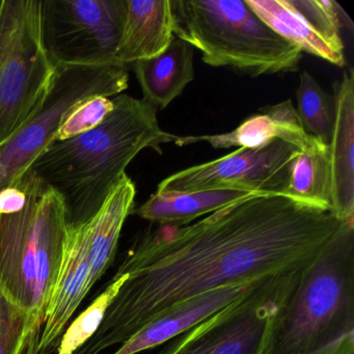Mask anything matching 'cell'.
Masks as SVG:
<instances>
[{
  "label": "cell",
  "mask_w": 354,
  "mask_h": 354,
  "mask_svg": "<svg viewBox=\"0 0 354 354\" xmlns=\"http://www.w3.org/2000/svg\"><path fill=\"white\" fill-rule=\"evenodd\" d=\"M28 317L0 288V354H24Z\"/></svg>",
  "instance_id": "cb8c5ba5"
},
{
  "label": "cell",
  "mask_w": 354,
  "mask_h": 354,
  "mask_svg": "<svg viewBox=\"0 0 354 354\" xmlns=\"http://www.w3.org/2000/svg\"><path fill=\"white\" fill-rule=\"evenodd\" d=\"M136 196V184L124 174L102 208L90 221V290L115 262L122 229L133 212Z\"/></svg>",
  "instance_id": "ac0fdd59"
},
{
  "label": "cell",
  "mask_w": 354,
  "mask_h": 354,
  "mask_svg": "<svg viewBox=\"0 0 354 354\" xmlns=\"http://www.w3.org/2000/svg\"><path fill=\"white\" fill-rule=\"evenodd\" d=\"M175 38L169 0H126L115 59L125 67L161 55Z\"/></svg>",
  "instance_id": "9a60e30c"
},
{
  "label": "cell",
  "mask_w": 354,
  "mask_h": 354,
  "mask_svg": "<svg viewBox=\"0 0 354 354\" xmlns=\"http://www.w3.org/2000/svg\"><path fill=\"white\" fill-rule=\"evenodd\" d=\"M90 221L68 227L63 263L45 312L38 354H53L74 313L90 292Z\"/></svg>",
  "instance_id": "7c38bea8"
},
{
  "label": "cell",
  "mask_w": 354,
  "mask_h": 354,
  "mask_svg": "<svg viewBox=\"0 0 354 354\" xmlns=\"http://www.w3.org/2000/svg\"><path fill=\"white\" fill-rule=\"evenodd\" d=\"M41 0H0V144L35 113L55 66L41 32Z\"/></svg>",
  "instance_id": "8992f818"
},
{
  "label": "cell",
  "mask_w": 354,
  "mask_h": 354,
  "mask_svg": "<svg viewBox=\"0 0 354 354\" xmlns=\"http://www.w3.org/2000/svg\"><path fill=\"white\" fill-rule=\"evenodd\" d=\"M127 277L128 274L122 275L119 279L111 281L106 289L66 328L57 347V354H75L90 341L100 327L107 308Z\"/></svg>",
  "instance_id": "7402d4cb"
},
{
  "label": "cell",
  "mask_w": 354,
  "mask_h": 354,
  "mask_svg": "<svg viewBox=\"0 0 354 354\" xmlns=\"http://www.w3.org/2000/svg\"><path fill=\"white\" fill-rule=\"evenodd\" d=\"M297 113L304 131L328 146L335 123L333 97L327 94L306 71L300 74L296 91Z\"/></svg>",
  "instance_id": "44dd1931"
},
{
  "label": "cell",
  "mask_w": 354,
  "mask_h": 354,
  "mask_svg": "<svg viewBox=\"0 0 354 354\" xmlns=\"http://www.w3.org/2000/svg\"><path fill=\"white\" fill-rule=\"evenodd\" d=\"M113 107V100L109 97H93L80 103L62 122L53 142L71 140L94 129L106 119Z\"/></svg>",
  "instance_id": "603a6c76"
},
{
  "label": "cell",
  "mask_w": 354,
  "mask_h": 354,
  "mask_svg": "<svg viewBox=\"0 0 354 354\" xmlns=\"http://www.w3.org/2000/svg\"><path fill=\"white\" fill-rule=\"evenodd\" d=\"M257 281L217 288L176 304L142 327L113 354H136L163 345L235 301Z\"/></svg>",
  "instance_id": "5bb4252c"
},
{
  "label": "cell",
  "mask_w": 354,
  "mask_h": 354,
  "mask_svg": "<svg viewBox=\"0 0 354 354\" xmlns=\"http://www.w3.org/2000/svg\"><path fill=\"white\" fill-rule=\"evenodd\" d=\"M279 36L337 67L345 66L341 28L348 19L333 0H245Z\"/></svg>",
  "instance_id": "8fae6325"
},
{
  "label": "cell",
  "mask_w": 354,
  "mask_h": 354,
  "mask_svg": "<svg viewBox=\"0 0 354 354\" xmlns=\"http://www.w3.org/2000/svg\"><path fill=\"white\" fill-rule=\"evenodd\" d=\"M252 196L263 194L237 190H208L161 194L155 192L147 202L132 213L158 225L183 227L200 217L207 216L215 211Z\"/></svg>",
  "instance_id": "d6986e66"
},
{
  "label": "cell",
  "mask_w": 354,
  "mask_h": 354,
  "mask_svg": "<svg viewBox=\"0 0 354 354\" xmlns=\"http://www.w3.org/2000/svg\"><path fill=\"white\" fill-rule=\"evenodd\" d=\"M142 100L156 109H165L194 80V48L175 37L161 55L133 64Z\"/></svg>",
  "instance_id": "e0dca14e"
},
{
  "label": "cell",
  "mask_w": 354,
  "mask_h": 354,
  "mask_svg": "<svg viewBox=\"0 0 354 354\" xmlns=\"http://www.w3.org/2000/svg\"><path fill=\"white\" fill-rule=\"evenodd\" d=\"M174 35L212 67L248 75L298 69L301 49L268 28L243 0H174Z\"/></svg>",
  "instance_id": "5b68a950"
},
{
  "label": "cell",
  "mask_w": 354,
  "mask_h": 354,
  "mask_svg": "<svg viewBox=\"0 0 354 354\" xmlns=\"http://www.w3.org/2000/svg\"><path fill=\"white\" fill-rule=\"evenodd\" d=\"M301 271L260 279L216 314L163 344L156 354H263L271 321Z\"/></svg>",
  "instance_id": "ba28073f"
},
{
  "label": "cell",
  "mask_w": 354,
  "mask_h": 354,
  "mask_svg": "<svg viewBox=\"0 0 354 354\" xmlns=\"http://www.w3.org/2000/svg\"><path fill=\"white\" fill-rule=\"evenodd\" d=\"M285 196L330 212L328 148L314 136H310L308 144L292 163Z\"/></svg>",
  "instance_id": "ffe728a7"
},
{
  "label": "cell",
  "mask_w": 354,
  "mask_h": 354,
  "mask_svg": "<svg viewBox=\"0 0 354 354\" xmlns=\"http://www.w3.org/2000/svg\"><path fill=\"white\" fill-rule=\"evenodd\" d=\"M304 131L299 118L290 99L261 109L250 115L233 131L215 136H178L175 144L179 147L205 142L215 149L259 148L272 140H287L301 150L310 138Z\"/></svg>",
  "instance_id": "2e32d148"
},
{
  "label": "cell",
  "mask_w": 354,
  "mask_h": 354,
  "mask_svg": "<svg viewBox=\"0 0 354 354\" xmlns=\"http://www.w3.org/2000/svg\"><path fill=\"white\" fill-rule=\"evenodd\" d=\"M263 354H354V221L300 272Z\"/></svg>",
  "instance_id": "3957f363"
},
{
  "label": "cell",
  "mask_w": 354,
  "mask_h": 354,
  "mask_svg": "<svg viewBox=\"0 0 354 354\" xmlns=\"http://www.w3.org/2000/svg\"><path fill=\"white\" fill-rule=\"evenodd\" d=\"M128 82L127 69L120 66H57L48 91L35 113L0 144V192L30 169L76 106L93 97L111 98L123 94Z\"/></svg>",
  "instance_id": "52a82bcc"
},
{
  "label": "cell",
  "mask_w": 354,
  "mask_h": 354,
  "mask_svg": "<svg viewBox=\"0 0 354 354\" xmlns=\"http://www.w3.org/2000/svg\"><path fill=\"white\" fill-rule=\"evenodd\" d=\"M335 123L328 146L331 214L341 221H354V74L344 72L333 84Z\"/></svg>",
  "instance_id": "4fadbf2b"
},
{
  "label": "cell",
  "mask_w": 354,
  "mask_h": 354,
  "mask_svg": "<svg viewBox=\"0 0 354 354\" xmlns=\"http://www.w3.org/2000/svg\"><path fill=\"white\" fill-rule=\"evenodd\" d=\"M113 111L94 129L53 142L30 169L63 201L68 227H77L99 212L126 169L145 149L162 154L161 146L178 136L163 131L157 109L129 95L113 99Z\"/></svg>",
  "instance_id": "7a4b0ae2"
},
{
  "label": "cell",
  "mask_w": 354,
  "mask_h": 354,
  "mask_svg": "<svg viewBox=\"0 0 354 354\" xmlns=\"http://www.w3.org/2000/svg\"><path fill=\"white\" fill-rule=\"evenodd\" d=\"M300 151L279 138L259 148H239L216 160L173 174L158 184L156 194L237 190L285 196L292 163Z\"/></svg>",
  "instance_id": "30bf717a"
},
{
  "label": "cell",
  "mask_w": 354,
  "mask_h": 354,
  "mask_svg": "<svg viewBox=\"0 0 354 354\" xmlns=\"http://www.w3.org/2000/svg\"><path fill=\"white\" fill-rule=\"evenodd\" d=\"M41 3L43 44L55 67L119 66L115 53L126 0H41Z\"/></svg>",
  "instance_id": "9c48e42d"
},
{
  "label": "cell",
  "mask_w": 354,
  "mask_h": 354,
  "mask_svg": "<svg viewBox=\"0 0 354 354\" xmlns=\"http://www.w3.org/2000/svg\"><path fill=\"white\" fill-rule=\"evenodd\" d=\"M26 205L0 214V288L28 314L24 354H38L45 312L63 263L68 223L61 196L30 169Z\"/></svg>",
  "instance_id": "277c9868"
},
{
  "label": "cell",
  "mask_w": 354,
  "mask_h": 354,
  "mask_svg": "<svg viewBox=\"0 0 354 354\" xmlns=\"http://www.w3.org/2000/svg\"><path fill=\"white\" fill-rule=\"evenodd\" d=\"M346 223L288 196H252L183 227H150L113 275L128 277L100 327L75 354L122 345L211 290L304 270Z\"/></svg>",
  "instance_id": "6da1fadb"
}]
</instances>
